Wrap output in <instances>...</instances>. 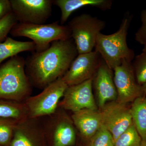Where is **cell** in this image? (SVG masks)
Instances as JSON below:
<instances>
[{
    "label": "cell",
    "mask_w": 146,
    "mask_h": 146,
    "mask_svg": "<svg viewBox=\"0 0 146 146\" xmlns=\"http://www.w3.org/2000/svg\"><path fill=\"white\" fill-rule=\"evenodd\" d=\"M78 53L72 38L52 42L46 50L25 59V70L33 86L43 89L61 78Z\"/></svg>",
    "instance_id": "6da1fadb"
},
{
    "label": "cell",
    "mask_w": 146,
    "mask_h": 146,
    "mask_svg": "<svg viewBox=\"0 0 146 146\" xmlns=\"http://www.w3.org/2000/svg\"><path fill=\"white\" fill-rule=\"evenodd\" d=\"M132 18V15L126 12L117 31L110 35L101 33L97 37L94 50L112 70L121 65L124 60L132 62L135 57L134 51L128 47L127 42Z\"/></svg>",
    "instance_id": "7a4b0ae2"
},
{
    "label": "cell",
    "mask_w": 146,
    "mask_h": 146,
    "mask_svg": "<svg viewBox=\"0 0 146 146\" xmlns=\"http://www.w3.org/2000/svg\"><path fill=\"white\" fill-rule=\"evenodd\" d=\"M25 66V59L18 55L0 66V99L24 102L31 97L33 86Z\"/></svg>",
    "instance_id": "3957f363"
},
{
    "label": "cell",
    "mask_w": 146,
    "mask_h": 146,
    "mask_svg": "<svg viewBox=\"0 0 146 146\" xmlns=\"http://www.w3.org/2000/svg\"><path fill=\"white\" fill-rule=\"evenodd\" d=\"M59 21L47 24H33L18 23L10 33L14 37L23 36L30 39L36 46V52L48 49L52 42L72 38L68 25H61Z\"/></svg>",
    "instance_id": "277c9868"
},
{
    "label": "cell",
    "mask_w": 146,
    "mask_h": 146,
    "mask_svg": "<svg viewBox=\"0 0 146 146\" xmlns=\"http://www.w3.org/2000/svg\"><path fill=\"white\" fill-rule=\"evenodd\" d=\"M68 25L78 54H80L94 50L97 37L105 28L106 23L91 14L82 13L73 18Z\"/></svg>",
    "instance_id": "5b68a950"
},
{
    "label": "cell",
    "mask_w": 146,
    "mask_h": 146,
    "mask_svg": "<svg viewBox=\"0 0 146 146\" xmlns=\"http://www.w3.org/2000/svg\"><path fill=\"white\" fill-rule=\"evenodd\" d=\"M46 143L50 146H74L76 131L71 117L58 108L52 115L41 118Z\"/></svg>",
    "instance_id": "8992f818"
},
{
    "label": "cell",
    "mask_w": 146,
    "mask_h": 146,
    "mask_svg": "<svg viewBox=\"0 0 146 146\" xmlns=\"http://www.w3.org/2000/svg\"><path fill=\"white\" fill-rule=\"evenodd\" d=\"M68 86L59 78L43 89L40 94L30 97L24 102L28 117L38 119L53 114L58 108Z\"/></svg>",
    "instance_id": "52a82bcc"
},
{
    "label": "cell",
    "mask_w": 146,
    "mask_h": 146,
    "mask_svg": "<svg viewBox=\"0 0 146 146\" xmlns=\"http://www.w3.org/2000/svg\"><path fill=\"white\" fill-rule=\"evenodd\" d=\"M113 71L114 83L117 94L116 101L127 105L143 96V86L136 81L132 62L124 60Z\"/></svg>",
    "instance_id": "ba28073f"
},
{
    "label": "cell",
    "mask_w": 146,
    "mask_h": 146,
    "mask_svg": "<svg viewBox=\"0 0 146 146\" xmlns=\"http://www.w3.org/2000/svg\"><path fill=\"white\" fill-rule=\"evenodd\" d=\"M11 10L18 22L44 24L52 12L53 0H10Z\"/></svg>",
    "instance_id": "9c48e42d"
},
{
    "label": "cell",
    "mask_w": 146,
    "mask_h": 146,
    "mask_svg": "<svg viewBox=\"0 0 146 146\" xmlns=\"http://www.w3.org/2000/svg\"><path fill=\"white\" fill-rule=\"evenodd\" d=\"M102 59L99 53L95 50L78 54L61 79L69 86L93 78L99 68Z\"/></svg>",
    "instance_id": "30bf717a"
},
{
    "label": "cell",
    "mask_w": 146,
    "mask_h": 146,
    "mask_svg": "<svg viewBox=\"0 0 146 146\" xmlns=\"http://www.w3.org/2000/svg\"><path fill=\"white\" fill-rule=\"evenodd\" d=\"M93 79L68 86L59 102L58 108L73 112L84 109L98 110V106L93 94Z\"/></svg>",
    "instance_id": "8fae6325"
},
{
    "label": "cell",
    "mask_w": 146,
    "mask_h": 146,
    "mask_svg": "<svg viewBox=\"0 0 146 146\" xmlns=\"http://www.w3.org/2000/svg\"><path fill=\"white\" fill-rule=\"evenodd\" d=\"M102 125L111 133L114 141L133 124L130 108L115 101L100 110Z\"/></svg>",
    "instance_id": "7c38bea8"
},
{
    "label": "cell",
    "mask_w": 146,
    "mask_h": 146,
    "mask_svg": "<svg viewBox=\"0 0 146 146\" xmlns=\"http://www.w3.org/2000/svg\"><path fill=\"white\" fill-rule=\"evenodd\" d=\"M41 118H28L18 123L9 146H46Z\"/></svg>",
    "instance_id": "4fadbf2b"
},
{
    "label": "cell",
    "mask_w": 146,
    "mask_h": 146,
    "mask_svg": "<svg viewBox=\"0 0 146 146\" xmlns=\"http://www.w3.org/2000/svg\"><path fill=\"white\" fill-rule=\"evenodd\" d=\"M92 86L100 109L107 103L117 100V94L114 83L113 70L106 65L103 59L93 79Z\"/></svg>",
    "instance_id": "5bb4252c"
},
{
    "label": "cell",
    "mask_w": 146,
    "mask_h": 146,
    "mask_svg": "<svg viewBox=\"0 0 146 146\" xmlns=\"http://www.w3.org/2000/svg\"><path fill=\"white\" fill-rule=\"evenodd\" d=\"M71 117L80 136L86 142L94 136L102 125L100 114L98 110H82L73 112Z\"/></svg>",
    "instance_id": "9a60e30c"
},
{
    "label": "cell",
    "mask_w": 146,
    "mask_h": 146,
    "mask_svg": "<svg viewBox=\"0 0 146 146\" xmlns=\"http://www.w3.org/2000/svg\"><path fill=\"white\" fill-rule=\"evenodd\" d=\"M112 0H53V4L59 7L61 12L60 24H64L74 11L85 7H96L106 11L111 9Z\"/></svg>",
    "instance_id": "2e32d148"
},
{
    "label": "cell",
    "mask_w": 146,
    "mask_h": 146,
    "mask_svg": "<svg viewBox=\"0 0 146 146\" xmlns=\"http://www.w3.org/2000/svg\"><path fill=\"white\" fill-rule=\"evenodd\" d=\"M36 46L33 41L22 42L7 36L4 42H0V64L7 58L18 55L23 52L35 51Z\"/></svg>",
    "instance_id": "e0dca14e"
},
{
    "label": "cell",
    "mask_w": 146,
    "mask_h": 146,
    "mask_svg": "<svg viewBox=\"0 0 146 146\" xmlns=\"http://www.w3.org/2000/svg\"><path fill=\"white\" fill-rule=\"evenodd\" d=\"M130 110L133 124L144 140L146 138V97L142 96L134 100Z\"/></svg>",
    "instance_id": "ac0fdd59"
},
{
    "label": "cell",
    "mask_w": 146,
    "mask_h": 146,
    "mask_svg": "<svg viewBox=\"0 0 146 146\" xmlns=\"http://www.w3.org/2000/svg\"><path fill=\"white\" fill-rule=\"evenodd\" d=\"M28 118L27 112L24 102L0 99V119L21 121Z\"/></svg>",
    "instance_id": "d6986e66"
},
{
    "label": "cell",
    "mask_w": 146,
    "mask_h": 146,
    "mask_svg": "<svg viewBox=\"0 0 146 146\" xmlns=\"http://www.w3.org/2000/svg\"><path fill=\"white\" fill-rule=\"evenodd\" d=\"M142 138L133 123L115 141V146H141Z\"/></svg>",
    "instance_id": "ffe728a7"
},
{
    "label": "cell",
    "mask_w": 146,
    "mask_h": 146,
    "mask_svg": "<svg viewBox=\"0 0 146 146\" xmlns=\"http://www.w3.org/2000/svg\"><path fill=\"white\" fill-rule=\"evenodd\" d=\"M19 122L12 119H0V146H10L15 128Z\"/></svg>",
    "instance_id": "44dd1931"
},
{
    "label": "cell",
    "mask_w": 146,
    "mask_h": 146,
    "mask_svg": "<svg viewBox=\"0 0 146 146\" xmlns=\"http://www.w3.org/2000/svg\"><path fill=\"white\" fill-rule=\"evenodd\" d=\"M132 63L136 81L143 86L146 82V50H143L140 54L135 56Z\"/></svg>",
    "instance_id": "7402d4cb"
},
{
    "label": "cell",
    "mask_w": 146,
    "mask_h": 146,
    "mask_svg": "<svg viewBox=\"0 0 146 146\" xmlns=\"http://www.w3.org/2000/svg\"><path fill=\"white\" fill-rule=\"evenodd\" d=\"M86 146H115L111 133L102 125L93 137L87 141Z\"/></svg>",
    "instance_id": "603a6c76"
},
{
    "label": "cell",
    "mask_w": 146,
    "mask_h": 146,
    "mask_svg": "<svg viewBox=\"0 0 146 146\" xmlns=\"http://www.w3.org/2000/svg\"><path fill=\"white\" fill-rule=\"evenodd\" d=\"M18 22L11 11L0 21V42H4Z\"/></svg>",
    "instance_id": "cb8c5ba5"
},
{
    "label": "cell",
    "mask_w": 146,
    "mask_h": 146,
    "mask_svg": "<svg viewBox=\"0 0 146 146\" xmlns=\"http://www.w3.org/2000/svg\"><path fill=\"white\" fill-rule=\"evenodd\" d=\"M141 27L135 34V39L141 45H146V9L141 11Z\"/></svg>",
    "instance_id": "d4e9b609"
},
{
    "label": "cell",
    "mask_w": 146,
    "mask_h": 146,
    "mask_svg": "<svg viewBox=\"0 0 146 146\" xmlns=\"http://www.w3.org/2000/svg\"><path fill=\"white\" fill-rule=\"evenodd\" d=\"M11 11L10 0H0V21Z\"/></svg>",
    "instance_id": "484cf974"
},
{
    "label": "cell",
    "mask_w": 146,
    "mask_h": 146,
    "mask_svg": "<svg viewBox=\"0 0 146 146\" xmlns=\"http://www.w3.org/2000/svg\"><path fill=\"white\" fill-rule=\"evenodd\" d=\"M143 86V94L146 95V82L145 84L142 86Z\"/></svg>",
    "instance_id": "4316f807"
},
{
    "label": "cell",
    "mask_w": 146,
    "mask_h": 146,
    "mask_svg": "<svg viewBox=\"0 0 146 146\" xmlns=\"http://www.w3.org/2000/svg\"><path fill=\"white\" fill-rule=\"evenodd\" d=\"M141 146H146V138L142 140Z\"/></svg>",
    "instance_id": "83f0119b"
},
{
    "label": "cell",
    "mask_w": 146,
    "mask_h": 146,
    "mask_svg": "<svg viewBox=\"0 0 146 146\" xmlns=\"http://www.w3.org/2000/svg\"><path fill=\"white\" fill-rule=\"evenodd\" d=\"M143 50H146V45L144 46V48L143 49Z\"/></svg>",
    "instance_id": "f1b7e54d"
},
{
    "label": "cell",
    "mask_w": 146,
    "mask_h": 146,
    "mask_svg": "<svg viewBox=\"0 0 146 146\" xmlns=\"http://www.w3.org/2000/svg\"></svg>",
    "instance_id": "f546056e"
}]
</instances>
